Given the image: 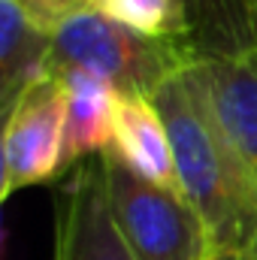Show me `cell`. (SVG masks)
I'll use <instances>...</instances> for the list:
<instances>
[{"label":"cell","mask_w":257,"mask_h":260,"mask_svg":"<svg viewBox=\"0 0 257 260\" xmlns=\"http://www.w3.org/2000/svg\"><path fill=\"white\" fill-rule=\"evenodd\" d=\"M191 46L200 58H224L257 49L254 0H185Z\"/></svg>","instance_id":"obj_10"},{"label":"cell","mask_w":257,"mask_h":260,"mask_svg":"<svg viewBox=\"0 0 257 260\" xmlns=\"http://www.w3.org/2000/svg\"><path fill=\"white\" fill-rule=\"evenodd\" d=\"M58 79L64 85V154L70 170L82 157L103 154L109 148L118 91L85 70H67L58 73Z\"/></svg>","instance_id":"obj_8"},{"label":"cell","mask_w":257,"mask_h":260,"mask_svg":"<svg viewBox=\"0 0 257 260\" xmlns=\"http://www.w3.org/2000/svg\"><path fill=\"white\" fill-rule=\"evenodd\" d=\"M115 160H121L130 173L139 179L182 191L173 160L170 133L164 127L160 112L145 94H118L115 103V121H112V142L106 148Z\"/></svg>","instance_id":"obj_7"},{"label":"cell","mask_w":257,"mask_h":260,"mask_svg":"<svg viewBox=\"0 0 257 260\" xmlns=\"http://www.w3.org/2000/svg\"><path fill=\"white\" fill-rule=\"evenodd\" d=\"M206 260H257V236L239 248H215Z\"/></svg>","instance_id":"obj_14"},{"label":"cell","mask_w":257,"mask_h":260,"mask_svg":"<svg viewBox=\"0 0 257 260\" xmlns=\"http://www.w3.org/2000/svg\"><path fill=\"white\" fill-rule=\"evenodd\" d=\"M148 100L164 118L179 188L203 218L212 251L248 245L257 236V182L218 124L194 64L157 85Z\"/></svg>","instance_id":"obj_1"},{"label":"cell","mask_w":257,"mask_h":260,"mask_svg":"<svg viewBox=\"0 0 257 260\" xmlns=\"http://www.w3.org/2000/svg\"><path fill=\"white\" fill-rule=\"evenodd\" d=\"M0 251H3V224H0Z\"/></svg>","instance_id":"obj_16"},{"label":"cell","mask_w":257,"mask_h":260,"mask_svg":"<svg viewBox=\"0 0 257 260\" xmlns=\"http://www.w3.org/2000/svg\"><path fill=\"white\" fill-rule=\"evenodd\" d=\"M194 73L218 124L257 182V49L224 58H197Z\"/></svg>","instance_id":"obj_6"},{"label":"cell","mask_w":257,"mask_h":260,"mask_svg":"<svg viewBox=\"0 0 257 260\" xmlns=\"http://www.w3.org/2000/svg\"><path fill=\"white\" fill-rule=\"evenodd\" d=\"M15 3L49 34L70 15H76L82 9H94V0H15Z\"/></svg>","instance_id":"obj_12"},{"label":"cell","mask_w":257,"mask_h":260,"mask_svg":"<svg viewBox=\"0 0 257 260\" xmlns=\"http://www.w3.org/2000/svg\"><path fill=\"white\" fill-rule=\"evenodd\" d=\"M103 157L112 215L139 260H206L212 239L182 191L151 185L112 154Z\"/></svg>","instance_id":"obj_3"},{"label":"cell","mask_w":257,"mask_h":260,"mask_svg":"<svg viewBox=\"0 0 257 260\" xmlns=\"http://www.w3.org/2000/svg\"><path fill=\"white\" fill-rule=\"evenodd\" d=\"M52 260H139L112 215L100 154L82 157L70 167L55 191Z\"/></svg>","instance_id":"obj_4"},{"label":"cell","mask_w":257,"mask_h":260,"mask_svg":"<svg viewBox=\"0 0 257 260\" xmlns=\"http://www.w3.org/2000/svg\"><path fill=\"white\" fill-rule=\"evenodd\" d=\"M94 9L151 40H191L185 0H94Z\"/></svg>","instance_id":"obj_11"},{"label":"cell","mask_w":257,"mask_h":260,"mask_svg":"<svg viewBox=\"0 0 257 260\" xmlns=\"http://www.w3.org/2000/svg\"><path fill=\"white\" fill-rule=\"evenodd\" d=\"M197 58L191 40H151L97 9H82L52 30L43 70L55 76L85 70L106 79L118 94L151 97L157 85L191 67Z\"/></svg>","instance_id":"obj_2"},{"label":"cell","mask_w":257,"mask_h":260,"mask_svg":"<svg viewBox=\"0 0 257 260\" xmlns=\"http://www.w3.org/2000/svg\"><path fill=\"white\" fill-rule=\"evenodd\" d=\"M254 34H257V0H254Z\"/></svg>","instance_id":"obj_15"},{"label":"cell","mask_w":257,"mask_h":260,"mask_svg":"<svg viewBox=\"0 0 257 260\" xmlns=\"http://www.w3.org/2000/svg\"><path fill=\"white\" fill-rule=\"evenodd\" d=\"M12 106H15V103L0 106V206H3V200L9 197V191H6V124H9Z\"/></svg>","instance_id":"obj_13"},{"label":"cell","mask_w":257,"mask_h":260,"mask_svg":"<svg viewBox=\"0 0 257 260\" xmlns=\"http://www.w3.org/2000/svg\"><path fill=\"white\" fill-rule=\"evenodd\" d=\"M64 170V85L43 70L24 85L6 124V191L52 182Z\"/></svg>","instance_id":"obj_5"},{"label":"cell","mask_w":257,"mask_h":260,"mask_svg":"<svg viewBox=\"0 0 257 260\" xmlns=\"http://www.w3.org/2000/svg\"><path fill=\"white\" fill-rule=\"evenodd\" d=\"M49 37L15 0H0V106L15 103L24 85L43 73Z\"/></svg>","instance_id":"obj_9"}]
</instances>
